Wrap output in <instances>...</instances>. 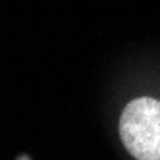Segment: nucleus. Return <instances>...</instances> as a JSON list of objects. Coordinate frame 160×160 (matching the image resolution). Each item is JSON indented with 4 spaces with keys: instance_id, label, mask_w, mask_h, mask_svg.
I'll use <instances>...</instances> for the list:
<instances>
[{
    "instance_id": "nucleus-1",
    "label": "nucleus",
    "mask_w": 160,
    "mask_h": 160,
    "mask_svg": "<svg viewBox=\"0 0 160 160\" xmlns=\"http://www.w3.org/2000/svg\"><path fill=\"white\" fill-rule=\"evenodd\" d=\"M120 135L131 156L160 160V100L151 97L131 100L122 112Z\"/></svg>"
}]
</instances>
